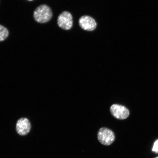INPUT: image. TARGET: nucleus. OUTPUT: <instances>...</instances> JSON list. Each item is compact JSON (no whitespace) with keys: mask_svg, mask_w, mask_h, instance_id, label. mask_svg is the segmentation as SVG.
<instances>
[{"mask_svg":"<svg viewBox=\"0 0 158 158\" xmlns=\"http://www.w3.org/2000/svg\"><path fill=\"white\" fill-rule=\"evenodd\" d=\"M52 10L46 5H41L37 7L33 13L35 20L40 23L47 22L52 18Z\"/></svg>","mask_w":158,"mask_h":158,"instance_id":"f257e3e1","label":"nucleus"},{"mask_svg":"<svg viewBox=\"0 0 158 158\" xmlns=\"http://www.w3.org/2000/svg\"><path fill=\"white\" fill-rule=\"evenodd\" d=\"M79 23L80 27L86 31H93L97 27V23L94 19L88 15L81 17L79 19Z\"/></svg>","mask_w":158,"mask_h":158,"instance_id":"423d86ee","label":"nucleus"},{"mask_svg":"<svg viewBox=\"0 0 158 158\" xmlns=\"http://www.w3.org/2000/svg\"><path fill=\"white\" fill-rule=\"evenodd\" d=\"M9 34V31L7 29L0 25V41L5 40L8 36Z\"/></svg>","mask_w":158,"mask_h":158,"instance_id":"0eeeda50","label":"nucleus"},{"mask_svg":"<svg viewBox=\"0 0 158 158\" xmlns=\"http://www.w3.org/2000/svg\"><path fill=\"white\" fill-rule=\"evenodd\" d=\"M31 128V124L29 120L26 118H22L18 120L16 130L19 135L24 136L29 133Z\"/></svg>","mask_w":158,"mask_h":158,"instance_id":"39448f33","label":"nucleus"},{"mask_svg":"<svg viewBox=\"0 0 158 158\" xmlns=\"http://www.w3.org/2000/svg\"><path fill=\"white\" fill-rule=\"evenodd\" d=\"M110 111L114 117L120 120L126 119L130 114L129 110L125 106L116 104L112 105Z\"/></svg>","mask_w":158,"mask_h":158,"instance_id":"20e7f679","label":"nucleus"},{"mask_svg":"<svg viewBox=\"0 0 158 158\" xmlns=\"http://www.w3.org/2000/svg\"><path fill=\"white\" fill-rule=\"evenodd\" d=\"M155 158H158V157H155Z\"/></svg>","mask_w":158,"mask_h":158,"instance_id":"1a4fd4ad","label":"nucleus"},{"mask_svg":"<svg viewBox=\"0 0 158 158\" xmlns=\"http://www.w3.org/2000/svg\"><path fill=\"white\" fill-rule=\"evenodd\" d=\"M29 1H32V0H29Z\"/></svg>","mask_w":158,"mask_h":158,"instance_id":"9d476101","label":"nucleus"},{"mask_svg":"<svg viewBox=\"0 0 158 158\" xmlns=\"http://www.w3.org/2000/svg\"><path fill=\"white\" fill-rule=\"evenodd\" d=\"M57 23L59 27L68 30L72 28L73 19L72 15L68 11H65L60 14L57 19Z\"/></svg>","mask_w":158,"mask_h":158,"instance_id":"7ed1b4c3","label":"nucleus"},{"mask_svg":"<svg viewBox=\"0 0 158 158\" xmlns=\"http://www.w3.org/2000/svg\"><path fill=\"white\" fill-rule=\"evenodd\" d=\"M152 151L156 153H158V139L154 143Z\"/></svg>","mask_w":158,"mask_h":158,"instance_id":"6e6552de","label":"nucleus"},{"mask_svg":"<svg viewBox=\"0 0 158 158\" xmlns=\"http://www.w3.org/2000/svg\"><path fill=\"white\" fill-rule=\"evenodd\" d=\"M98 138L101 143L106 146L111 145L115 140V135L114 132L106 127L100 128L98 132Z\"/></svg>","mask_w":158,"mask_h":158,"instance_id":"f03ea898","label":"nucleus"}]
</instances>
